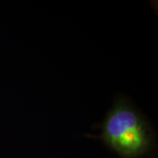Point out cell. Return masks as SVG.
I'll use <instances>...</instances> for the list:
<instances>
[{
  "instance_id": "cell-1",
  "label": "cell",
  "mask_w": 158,
  "mask_h": 158,
  "mask_svg": "<svg viewBox=\"0 0 158 158\" xmlns=\"http://www.w3.org/2000/svg\"><path fill=\"white\" fill-rule=\"evenodd\" d=\"M98 127L101 134L90 137L102 140L120 158H141L155 149V133L149 120L122 94L115 97L113 106Z\"/></svg>"
}]
</instances>
